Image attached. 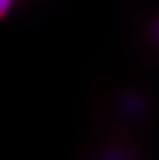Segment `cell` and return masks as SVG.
Masks as SVG:
<instances>
[{
    "label": "cell",
    "instance_id": "cell-1",
    "mask_svg": "<svg viewBox=\"0 0 159 160\" xmlns=\"http://www.w3.org/2000/svg\"><path fill=\"white\" fill-rule=\"evenodd\" d=\"M18 0H0V20L6 18Z\"/></svg>",
    "mask_w": 159,
    "mask_h": 160
}]
</instances>
